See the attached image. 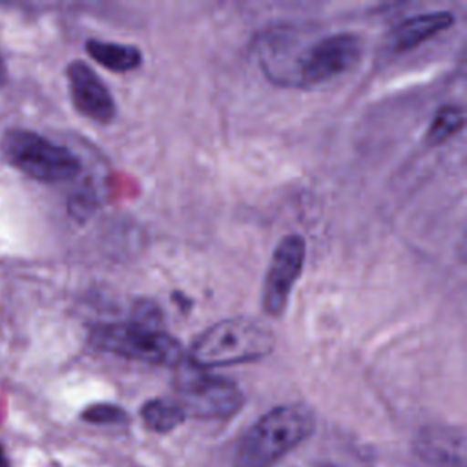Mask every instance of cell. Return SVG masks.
I'll list each match as a JSON object with an SVG mask.
<instances>
[{
  "mask_svg": "<svg viewBox=\"0 0 467 467\" xmlns=\"http://www.w3.org/2000/svg\"><path fill=\"white\" fill-rule=\"evenodd\" d=\"M454 24V13L451 11H429L420 13L416 16L405 18L400 24H396L387 38L389 47L394 53H405L425 40L432 38L434 35L449 29Z\"/></svg>",
  "mask_w": 467,
  "mask_h": 467,
  "instance_id": "30bf717a",
  "label": "cell"
},
{
  "mask_svg": "<svg viewBox=\"0 0 467 467\" xmlns=\"http://www.w3.org/2000/svg\"><path fill=\"white\" fill-rule=\"evenodd\" d=\"M463 122H465V117H463V109L460 106H454V104L441 106L434 113L432 120L427 128L425 142L429 146L441 144L443 140H447L449 137L458 133L463 128Z\"/></svg>",
  "mask_w": 467,
  "mask_h": 467,
  "instance_id": "4fadbf2b",
  "label": "cell"
},
{
  "mask_svg": "<svg viewBox=\"0 0 467 467\" xmlns=\"http://www.w3.org/2000/svg\"><path fill=\"white\" fill-rule=\"evenodd\" d=\"M177 403L184 414L195 418H228L243 405L241 389L221 376H213L193 365H182L173 381Z\"/></svg>",
  "mask_w": 467,
  "mask_h": 467,
  "instance_id": "5b68a950",
  "label": "cell"
},
{
  "mask_svg": "<svg viewBox=\"0 0 467 467\" xmlns=\"http://www.w3.org/2000/svg\"><path fill=\"white\" fill-rule=\"evenodd\" d=\"M67 86L78 113L97 124H109L117 115V104L104 80L82 60H73L67 69Z\"/></svg>",
  "mask_w": 467,
  "mask_h": 467,
  "instance_id": "ba28073f",
  "label": "cell"
},
{
  "mask_svg": "<svg viewBox=\"0 0 467 467\" xmlns=\"http://www.w3.org/2000/svg\"><path fill=\"white\" fill-rule=\"evenodd\" d=\"M274 334L268 327L250 317H228L202 330L188 352L190 365L212 368L257 361L274 348Z\"/></svg>",
  "mask_w": 467,
  "mask_h": 467,
  "instance_id": "7a4b0ae2",
  "label": "cell"
},
{
  "mask_svg": "<svg viewBox=\"0 0 467 467\" xmlns=\"http://www.w3.org/2000/svg\"><path fill=\"white\" fill-rule=\"evenodd\" d=\"M416 451L432 467H465V438L462 431L438 425L421 429Z\"/></svg>",
  "mask_w": 467,
  "mask_h": 467,
  "instance_id": "9c48e42d",
  "label": "cell"
},
{
  "mask_svg": "<svg viewBox=\"0 0 467 467\" xmlns=\"http://www.w3.org/2000/svg\"><path fill=\"white\" fill-rule=\"evenodd\" d=\"M314 431V414L305 405H281L261 416L239 440L237 467H272Z\"/></svg>",
  "mask_w": 467,
  "mask_h": 467,
  "instance_id": "6da1fadb",
  "label": "cell"
},
{
  "mask_svg": "<svg viewBox=\"0 0 467 467\" xmlns=\"http://www.w3.org/2000/svg\"><path fill=\"white\" fill-rule=\"evenodd\" d=\"M140 418L148 429L155 432H168L179 427L186 414L175 400L155 398L140 407Z\"/></svg>",
  "mask_w": 467,
  "mask_h": 467,
  "instance_id": "7c38bea8",
  "label": "cell"
},
{
  "mask_svg": "<svg viewBox=\"0 0 467 467\" xmlns=\"http://www.w3.org/2000/svg\"><path fill=\"white\" fill-rule=\"evenodd\" d=\"M0 151L11 166L36 181H67L80 171V161L75 153L29 130L5 131Z\"/></svg>",
  "mask_w": 467,
  "mask_h": 467,
  "instance_id": "277c9868",
  "label": "cell"
},
{
  "mask_svg": "<svg viewBox=\"0 0 467 467\" xmlns=\"http://www.w3.org/2000/svg\"><path fill=\"white\" fill-rule=\"evenodd\" d=\"M89 343L104 352L153 365H181L182 345L151 321L100 323L91 328Z\"/></svg>",
  "mask_w": 467,
  "mask_h": 467,
  "instance_id": "3957f363",
  "label": "cell"
},
{
  "mask_svg": "<svg viewBox=\"0 0 467 467\" xmlns=\"http://www.w3.org/2000/svg\"><path fill=\"white\" fill-rule=\"evenodd\" d=\"M0 467H7V460H5V456H4V451L0 449Z\"/></svg>",
  "mask_w": 467,
  "mask_h": 467,
  "instance_id": "9a60e30c",
  "label": "cell"
},
{
  "mask_svg": "<svg viewBox=\"0 0 467 467\" xmlns=\"http://www.w3.org/2000/svg\"><path fill=\"white\" fill-rule=\"evenodd\" d=\"M4 77H5V71H4V64H2V60H0V86H2V82H4Z\"/></svg>",
  "mask_w": 467,
  "mask_h": 467,
  "instance_id": "2e32d148",
  "label": "cell"
},
{
  "mask_svg": "<svg viewBox=\"0 0 467 467\" xmlns=\"http://www.w3.org/2000/svg\"><path fill=\"white\" fill-rule=\"evenodd\" d=\"M361 53V40L354 33H334L308 46L297 55L290 84L310 88L347 71Z\"/></svg>",
  "mask_w": 467,
  "mask_h": 467,
  "instance_id": "8992f818",
  "label": "cell"
},
{
  "mask_svg": "<svg viewBox=\"0 0 467 467\" xmlns=\"http://www.w3.org/2000/svg\"><path fill=\"white\" fill-rule=\"evenodd\" d=\"M82 420L99 425H119L128 421V412L113 403H95L82 412Z\"/></svg>",
  "mask_w": 467,
  "mask_h": 467,
  "instance_id": "5bb4252c",
  "label": "cell"
},
{
  "mask_svg": "<svg viewBox=\"0 0 467 467\" xmlns=\"http://www.w3.org/2000/svg\"><path fill=\"white\" fill-rule=\"evenodd\" d=\"M86 51L95 62L115 73L133 71L142 64V51L131 44L89 38L86 42Z\"/></svg>",
  "mask_w": 467,
  "mask_h": 467,
  "instance_id": "8fae6325",
  "label": "cell"
},
{
  "mask_svg": "<svg viewBox=\"0 0 467 467\" xmlns=\"http://www.w3.org/2000/svg\"><path fill=\"white\" fill-rule=\"evenodd\" d=\"M305 254L306 244L299 234H288L275 244L261 296L263 310L270 317H279L286 310L290 292L303 272Z\"/></svg>",
  "mask_w": 467,
  "mask_h": 467,
  "instance_id": "52a82bcc",
  "label": "cell"
}]
</instances>
